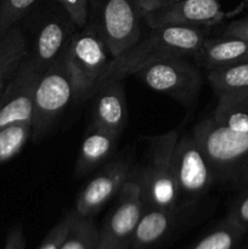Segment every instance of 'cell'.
Wrapping results in <instances>:
<instances>
[{
  "mask_svg": "<svg viewBox=\"0 0 248 249\" xmlns=\"http://www.w3.org/2000/svg\"><path fill=\"white\" fill-rule=\"evenodd\" d=\"M119 136L91 124L80 146L74 167L75 177L82 178L91 173L113 153Z\"/></svg>",
  "mask_w": 248,
  "mask_h": 249,
  "instance_id": "obj_16",
  "label": "cell"
},
{
  "mask_svg": "<svg viewBox=\"0 0 248 249\" xmlns=\"http://www.w3.org/2000/svg\"><path fill=\"white\" fill-rule=\"evenodd\" d=\"M207 78L218 96L248 89V61L207 70Z\"/></svg>",
  "mask_w": 248,
  "mask_h": 249,
  "instance_id": "obj_20",
  "label": "cell"
},
{
  "mask_svg": "<svg viewBox=\"0 0 248 249\" xmlns=\"http://www.w3.org/2000/svg\"><path fill=\"white\" fill-rule=\"evenodd\" d=\"M32 138V123L18 122L0 129V165L21 152Z\"/></svg>",
  "mask_w": 248,
  "mask_h": 249,
  "instance_id": "obj_23",
  "label": "cell"
},
{
  "mask_svg": "<svg viewBox=\"0 0 248 249\" xmlns=\"http://www.w3.org/2000/svg\"><path fill=\"white\" fill-rule=\"evenodd\" d=\"M73 99L74 89L65 53L40 75L36 84L32 119L34 142L45 138Z\"/></svg>",
  "mask_w": 248,
  "mask_h": 249,
  "instance_id": "obj_7",
  "label": "cell"
},
{
  "mask_svg": "<svg viewBox=\"0 0 248 249\" xmlns=\"http://www.w3.org/2000/svg\"><path fill=\"white\" fill-rule=\"evenodd\" d=\"M111 60L108 48L91 24L88 23L75 32L66 50L74 100H85L94 95L95 88Z\"/></svg>",
  "mask_w": 248,
  "mask_h": 249,
  "instance_id": "obj_6",
  "label": "cell"
},
{
  "mask_svg": "<svg viewBox=\"0 0 248 249\" xmlns=\"http://www.w3.org/2000/svg\"><path fill=\"white\" fill-rule=\"evenodd\" d=\"M143 209L141 185L136 172H131L119 191L116 204L99 229L100 249H130Z\"/></svg>",
  "mask_w": 248,
  "mask_h": 249,
  "instance_id": "obj_8",
  "label": "cell"
},
{
  "mask_svg": "<svg viewBox=\"0 0 248 249\" xmlns=\"http://www.w3.org/2000/svg\"><path fill=\"white\" fill-rule=\"evenodd\" d=\"M75 218H77V213L74 209L66 213L63 218L49 231L38 249H60L65 238L67 237Z\"/></svg>",
  "mask_w": 248,
  "mask_h": 249,
  "instance_id": "obj_25",
  "label": "cell"
},
{
  "mask_svg": "<svg viewBox=\"0 0 248 249\" xmlns=\"http://www.w3.org/2000/svg\"><path fill=\"white\" fill-rule=\"evenodd\" d=\"M208 38V27L164 26L151 28L122 55L112 58L95 91L105 83L123 80L152 62L169 57L196 56ZM94 91V92H95Z\"/></svg>",
  "mask_w": 248,
  "mask_h": 249,
  "instance_id": "obj_1",
  "label": "cell"
},
{
  "mask_svg": "<svg viewBox=\"0 0 248 249\" xmlns=\"http://www.w3.org/2000/svg\"><path fill=\"white\" fill-rule=\"evenodd\" d=\"M221 36H236L248 40V16L235 19L226 24L221 31Z\"/></svg>",
  "mask_w": 248,
  "mask_h": 249,
  "instance_id": "obj_28",
  "label": "cell"
},
{
  "mask_svg": "<svg viewBox=\"0 0 248 249\" xmlns=\"http://www.w3.org/2000/svg\"><path fill=\"white\" fill-rule=\"evenodd\" d=\"M41 74L43 72L27 55L0 97V129L18 122L32 123L34 96Z\"/></svg>",
  "mask_w": 248,
  "mask_h": 249,
  "instance_id": "obj_11",
  "label": "cell"
},
{
  "mask_svg": "<svg viewBox=\"0 0 248 249\" xmlns=\"http://www.w3.org/2000/svg\"><path fill=\"white\" fill-rule=\"evenodd\" d=\"M60 249H100V231L94 218H84L77 214Z\"/></svg>",
  "mask_w": 248,
  "mask_h": 249,
  "instance_id": "obj_22",
  "label": "cell"
},
{
  "mask_svg": "<svg viewBox=\"0 0 248 249\" xmlns=\"http://www.w3.org/2000/svg\"><path fill=\"white\" fill-rule=\"evenodd\" d=\"M131 174V168L126 160H117L100 170L78 196L75 213L84 218H94L107 202L119 191Z\"/></svg>",
  "mask_w": 248,
  "mask_h": 249,
  "instance_id": "obj_12",
  "label": "cell"
},
{
  "mask_svg": "<svg viewBox=\"0 0 248 249\" xmlns=\"http://www.w3.org/2000/svg\"><path fill=\"white\" fill-rule=\"evenodd\" d=\"M175 1H179V0H163V5H168V4H172V2ZM162 5V6H163Z\"/></svg>",
  "mask_w": 248,
  "mask_h": 249,
  "instance_id": "obj_31",
  "label": "cell"
},
{
  "mask_svg": "<svg viewBox=\"0 0 248 249\" xmlns=\"http://www.w3.org/2000/svg\"><path fill=\"white\" fill-rule=\"evenodd\" d=\"M223 17L219 0H179L142 14L150 28L164 26L209 27Z\"/></svg>",
  "mask_w": 248,
  "mask_h": 249,
  "instance_id": "obj_13",
  "label": "cell"
},
{
  "mask_svg": "<svg viewBox=\"0 0 248 249\" xmlns=\"http://www.w3.org/2000/svg\"><path fill=\"white\" fill-rule=\"evenodd\" d=\"M243 249H248V247L247 248H243Z\"/></svg>",
  "mask_w": 248,
  "mask_h": 249,
  "instance_id": "obj_32",
  "label": "cell"
},
{
  "mask_svg": "<svg viewBox=\"0 0 248 249\" xmlns=\"http://www.w3.org/2000/svg\"><path fill=\"white\" fill-rule=\"evenodd\" d=\"M191 134L211 164L215 182L248 186V133L231 130L209 117L198 122Z\"/></svg>",
  "mask_w": 248,
  "mask_h": 249,
  "instance_id": "obj_2",
  "label": "cell"
},
{
  "mask_svg": "<svg viewBox=\"0 0 248 249\" xmlns=\"http://www.w3.org/2000/svg\"><path fill=\"white\" fill-rule=\"evenodd\" d=\"M231 221L236 224L238 228L242 229L246 232L248 233V186L245 187L242 194L237 197L235 203L231 207L230 212L228 215Z\"/></svg>",
  "mask_w": 248,
  "mask_h": 249,
  "instance_id": "obj_27",
  "label": "cell"
},
{
  "mask_svg": "<svg viewBox=\"0 0 248 249\" xmlns=\"http://www.w3.org/2000/svg\"><path fill=\"white\" fill-rule=\"evenodd\" d=\"M196 56L207 70L246 62L248 61V40L225 36L207 38Z\"/></svg>",
  "mask_w": 248,
  "mask_h": 249,
  "instance_id": "obj_17",
  "label": "cell"
},
{
  "mask_svg": "<svg viewBox=\"0 0 248 249\" xmlns=\"http://www.w3.org/2000/svg\"><path fill=\"white\" fill-rule=\"evenodd\" d=\"M40 0H0V36L23 19Z\"/></svg>",
  "mask_w": 248,
  "mask_h": 249,
  "instance_id": "obj_24",
  "label": "cell"
},
{
  "mask_svg": "<svg viewBox=\"0 0 248 249\" xmlns=\"http://www.w3.org/2000/svg\"><path fill=\"white\" fill-rule=\"evenodd\" d=\"M92 96V124L121 136L126 123V100L122 80L105 83Z\"/></svg>",
  "mask_w": 248,
  "mask_h": 249,
  "instance_id": "obj_14",
  "label": "cell"
},
{
  "mask_svg": "<svg viewBox=\"0 0 248 249\" xmlns=\"http://www.w3.org/2000/svg\"><path fill=\"white\" fill-rule=\"evenodd\" d=\"M136 2L142 14L155 11L163 5V0H136Z\"/></svg>",
  "mask_w": 248,
  "mask_h": 249,
  "instance_id": "obj_30",
  "label": "cell"
},
{
  "mask_svg": "<svg viewBox=\"0 0 248 249\" xmlns=\"http://www.w3.org/2000/svg\"><path fill=\"white\" fill-rule=\"evenodd\" d=\"M26 236L21 225H16L9 231L2 249H26Z\"/></svg>",
  "mask_w": 248,
  "mask_h": 249,
  "instance_id": "obj_29",
  "label": "cell"
},
{
  "mask_svg": "<svg viewBox=\"0 0 248 249\" xmlns=\"http://www.w3.org/2000/svg\"><path fill=\"white\" fill-rule=\"evenodd\" d=\"M177 139L179 133L177 130L146 138L145 164L140 172H136L145 208L182 212L173 163Z\"/></svg>",
  "mask_w": 248,
  "mask_h": 249,
  "instance_id": "obj_3",
  "label": "cell"
},
{
  "mask_svg": "<svg viewBox=\"0 0 248 249\" xmlns=\"http://www.w3.org/2000/svg\"><path fill=\"white\" fill-rule=\"evenodd\" d=\"M142 12L136 0H89V22L112 58L130 49L142 36Z\"/></svg>",
  "mask_w": 248,
  "mask_h": 249,
  "instance_id": "obj_4",
  "label": "cell"
},
{
  "mask_svg": "<svg viewBox=\"0 0 248 249\" xmlns=\"http://www.w3.org/2000/svg\"><path fill=\"white\" fill-rule=\"evenodd\" d=\"M174 175L180 196L194 201L215 182L213 170L192 134L179 136L175 145Z\"/></svg>",
  "mask_w": 248,
  "mask_h": 249,
  "instance_id": "obj_10",
  "label": "cell"
},
{
  "mask_svg": "<svg viewBox=\"0 0 248 249\" xmlns=\"http://www.w3.org/2000/svg\"><path fill=\"white\" fill-rule=\"evenodd\" d=\"M212 118L231 130L248 133V89L220 95Z\"/></svg>",
  "mask_w": 248,
  "mask_h": 249,
  "instance_id": "obj_19",
  "label": "cell"
},
{
  "mask_svg": "<svg viewBox=\"0 0 248 249\" xmlns=\"http://www.w3.org/2000/svg\"><path fill=\"white\" fill-rule=\"evenodd\" d=\"M182 212L145 208L134 232L130 249H157L173 235Z\"/></svg>",
  "mask_w": 248,
  "mask_h": 249,
  "instance_id": "obj_15",
  "label": "cell"
},
{
  "mask_svg": "<svg viewBox=\"0 0 248 249\" xmlns=\"http://www.w3.org/2000/svg\"><path fill=\"white\" fill-rule=\"evenodd\" d=\"M34 22V36L28 57L45 72L67 50L78 27L53 0H40L29 12Z\"/></svg>",
  "mask_w": 248,
  "mask_h": 249,
  "instance_id": "obj_5",
  "label": "cell"
},
{
  "mask_svg": "<svg viewBox=\"0 0 248 249\" xmlns=\"http://www.w3.org/2000/svg\"><path fill=\"white\" fill-rule=\"evenodd\" d=\"M135 75L150 89L173 97L184 106H192L201 89L198 70L186 57L152 62L139 70Z\"/></svg>",
  "mask_w": 248,
  "mask_h": 249,
  "instance_id": "obj_9",
  "label": "cell"
},
{
  "mask_svg": "<svg viewBox=\"0 0 248 249\" xmlns=\"http://www.w3.org/2000/svg\"><path fill=\"white\" fill-rule=\"evenodd\" d=\"M72 18L78 29H82L89 22V0H53Z\"/></svg>",
  "mask_w": 248,
  "mask_h": 249,
  "instance_id": "obj_26",
  "label": "cell"
},
{
  "mask_svg": "<svg viewBox=\"0 0 248 249\" xmlns=\"http://www.w3.org/2000/svg\"><path fill=\"white\" fill-rule=\"evenodd\" d=\"M27 55L28 45L18 24L0 36V97Z\"/></svg>",
  "mask_w": 248,
  "mask_h": 249,
  "instance_id": "obj_18",
  "label": "cell"
},
{
  "mask_svg": "<svg viewBox=\"0 0 248 249\" xmlns=\"http://www.w3.org/2000/svg\"><path fill=\"white\" fill-rule=\"evenodd\" d=\"M246 232L226 216L191 249H238Z\"/></svg>",
  "mask_w": 248,
  "mask_h": 249,
  "instance_id": "obj_21",
  "label": "cell"
}]
</instances>
